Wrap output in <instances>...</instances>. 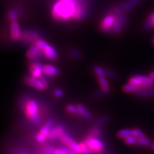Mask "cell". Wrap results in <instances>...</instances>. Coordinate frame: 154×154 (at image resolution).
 <instances>
[{
    "mask_svg": "<svg viewBox=\"0 0 154 154\" xmlns=\"http://www.w3.org/2000/svg\"><path fill=\"white\" fill-rule=\"evenodd\" d=\"M122 90L125 93H134L136 94L137 93L138 91H140V86L134 85V84H131L128 82V84H124L122 87Z\"/></svg>",
    "mask_w": 154,
    "mask_h": 154,
    "instance_id": "ac0fdd59",
    "label": "cell"
},
{
    "mask_svg": "<svg viewBox=\"0 0 154 154\" xmlns=\"http://www.w3.org/2000/svg\"><path fill=\"white\" fill-rule=\"evenodd\" d=\"M103 94H104V93H103V91H97V92H96L95 94H94V96H95L96 97H101V96H103Z\"/></svg>",
    "mask_w": 154,
    "mask_h": 154,
    "instance_id": "8d00e7d4",
    "label": "cell"
},
{
    "mask_svg": "<svg viewBox=\"0 0 154 154\" xmlns=\"http://www.w3.org/2000/svg\"><path fill=\"white\" fill-rule=\"evenodd\" d=\"M104 73L106 76L109 77V78L113 79H118L119 75L117 73H116L115 72H113V71L109 70V69H104Z\"/></svg>",
    "mask_w": 154,
    "mask_h": 154,
    "instance_id": "484cf974",
    "label": "cell"
},
{
    "mask_svg": "<svg viewBox=\"0 0 154 154\" xmlns=\"http://www.w3.org/2000/svg\"><path fill=\"white\" fill-rule=\"evenodd\" d=\"M91 0H56L51 9V17L56 22H81L91 13Z\"/></svg>",
    "mask_w": 154,
    "mask_h": 154,
    "instance_id": "6da1fadb",
    "label": "cell"
},
{
    "mask_svg": "<svg viewBox=\"0 0 154 154\" xmlns=\"http://www.w3.org/2000/svg\"><path fill=\"white\" fill-rule=\"evenodd\" d=\"M143 1L144 0H126V1L120 3V6L121 9L125 12L127 13L132 10L133 9H134L136 7H137L138 5L143 2Z\"/></svg>",
    "mask_w": 154,
    "mask_h": 154,
    "instance_id": "7c38bea8",
    "label": "cell"
},
{
    "mask_svg": "<svg viewBox=\"0 0 154 154\" xmlns=\"http://www.w3.org/2000/svg\"><path fill=\"white\" fill-rule=\"evenodd\" d=\"M53 154H54V153H53Z\"/></svg>",
    "mask_w": 154,
    "mask_h": 154,
    "instance_id": "b9f144b4",
    "label": "cell"
},
{
    "mask_svg": "<svg viewBox=\"0 0 154 154\" xmlns=\"http://www.w3.org/2000/svg\"><path fill=\"white\" fill-rule=\"evenodd\" d=\"M54 123V119L53 118H49L47 120V122H46V124L42 126L41 130H40V132H41L42 134H43L44 135H45L46 136H47L50 130H51V127L53 126Z\"/></svg>",
    "mask_w": 154,
    "mask_h": 154,
    "instance_id": "d6986e66",
    "label": "cell"
},
{
    "mask_svg": "<svg viewBox=\"0 0 154 154\" xmlns=\"http://www.w3.org/2000/svg\"><path fill=\"white\" fill-rule=\"evenodd\" d=\"M109 120H110V117H109V116H103L100 117L99 119H98L97 120L95 121L94 126H101L102 125L106 124L107 122H109Z\"/></svg>",
    "mask_w": 154,
    "mask_h": 154,
    "instance_id": "603a6c76",
    "label": "cell"
},
{
    "mask_svg": "<svg viewBox=\"0 0 154 154\" xmlns=\"http://www.w3.org/2000/svg\"><path fill=\"white\" fill-rule=\"evenodd\" d=\"M134 136L136 138L145 137L146 135L143 134V131L139 128H134Z\"/></svg>",
    "mask_w": 154,
    "mask_h": 154,
    "instance_id": "4dcf8cb0",
    "label": "cell"
},
{
    "mask_svg": "<svg viewBox=\"0 0 154 154\" xmlns=\"http://www.w3.org/2000/svg\"><path fill=\"white\" fill-rule=\"evenodd\" d=\"M10 29L11 40L14 42L19 41V38H20L21 34H22V31H21L20 26H19V24L17 21L11 23Z\"/></svg>",
    "mask_w": 154,
    "mask_h": 154,
    "instance_id": "4fadbf2b",
    "label": "cell"
},
{
    "mask_svg": "<svg viewBox=\"0 0 154 154\" xmlns=\"http://www.w3.org/2000/svg\"><path fill=\"white\" fill-rule=\"evenodd\" d=\"M76 106L78 108L79 115L84 117V119H86V120L91 121L93 119V116H92L91 113L89 112V111L84 106H83L82 104H78Z\"/></svg>",
    "mask_w": 154,
    "mask_h": 154,
    "instance_id": "e0dca14e",
    "label": "cell"
},
{
    "mask_svg": "<svg viewBox=\"0 0 154 154\" xmlns=\"http://www.w3.org/2000/svg\"><path fill=\"white\" fill-rule=\"evenodd\" d=\"M36 139L38 142H39V143H43V142L45 141L46 139H47V136H46L45 135H44L43 134H42L41 132H39L37 135H36Z\"/></svg>",
    "mask_w": 154,
    "mask_h": 154,
    "instance_id": "f546056e",
    "label": "cell"
},
{
    "mask_svg": "<svg viewBox=\"0 0 154 154\" xmlns=\"http://www.w3.org/2000/svg\"><path fill=\"white\" fill-rule=\"evenodd\" d=\"M36 43L37 44L38 47L42 49V51H43V52L44 54V56H45L47 59H49L51 61L57 60L58 59L57 51H56L54 48L51 47V46L48 44L47 42H45L44 40L39 38V39L36 42Z\"/></svg>",
    "mask_w": 154,
    "mask_h": 154,
    "instance_id": "5b68a950",
    "label": "cell"
},
{
    "mask_svg": "<svg viewBox=\"0 0 154 154\" xmlns=\"http://www.w3.org/2000/svg\"><path fill=\"white\" fill-rule=\"evenodd\" d=\"M117 137L119 138H126L128 136H134V129H131V128H124V129L119 130L116 134Z\"/></svg>",
    "mask_w": 154,
    "mask_h": 154,
    "instance_id": "ffe728a7",
    "label": "cell"
},
{
    "mask_svg": "<svg viewBox=\"0 0 154 154\" xmlns=\"http://www.w3.org/2000/svg\"><path fill=\"white\" fill-rule=\"evenodd\" d=\"M91 150L88 147L87 149L85 150V151L81 152L80 154H91Z\"/></svg>",
    "mask_w": 154,
    "mask_h": 154,
    "instance_id": "74e56055",
    "label": "cell"
},
{
    "mask_svg": "<svg viewBox=\"0 0 154 154\" xmlns=\"http://www.w3.org/2000/svg\"><path fill=\"white\" fill-rule=\"evenodd\" d=\"M24 82L29 86H32L36 89L38 90H44L46 89L45 86H44L42 83L40 82L39 79L35 78L32 76H28L25 77L24 79Z\"/></svg>",
    "mask_w": 154,
    "mask_h": 154,
    "instance_id": "8fae6325",
    "label": "cell"
},
{
    "mask_svg": "<svg viewBox=\"0 0 154 154\" xmlns=\"http://www.w3.org/2000/svg\"><path fill=\"white\" fill-rule=\"evenodd\" d=\"M135 94L138 97L154 98V89H140Z\"/></svg>",
    "mask_w": 154,
    "mask_h": 154,
    "instance_id": "7402d4cb",
    "label": "cell"
},
{
    "mask_svg": "<svg viewBox=\"0 0 154 154\" xmlns=\"http://www.w3.org/2000/svg\"><path fill=\"white\" fill-rule=\"evenodd\" d=\"M26 57L29 59H34L36 58H41L44 56V54L42 49L37 45V44L34 43L31 45L29 49L26 51Z\"/></svg>",
    "mask_w": 154,
    "mask_h": 154,
    "instance_id": "9c48e42d",
    "label": "cell"
},
{
    "mask_svg": "<svg viewBox=\"0 0 154 154\" xmlns=\"http://www.w3.org/2000/svg\"><path fill=\"white\" fill-rule=\"evenodd\" d=\"M136 145L143 146V147L151 148L152 145H153V142H152L150 139H149L146 136H145V137L142 138H137Z\"/></svg>",
    "mask_w": 154,
    "mask_h": 154,
    "instance_id": "44dd1931",
    "label": "cell"
},
{
    "mask_svg": "<svg viewBox=\"0 0 154 154\" xmlns=\"http://www.w3.org/2000/svg\"><path fill=\"white\" fill-rule=\"evenodd\" d=\"M61 140L63 142L65 145L69 146V148L72 149L76 152L81 153V149L79 144L77 143L76 141H75L74 140L72 139V138L67 134H63L62 136H61Z\"/></svg>",
    "mask_w": 154,
    "mask_h": 154,
    "instance_id": "30bf717a",
    "label": "cell"
},
{
    "mask_svg": "<svg viewBox=\"0 0 154 154\" xmlns=\"http://www.w3.org/2000/svg\"><path fill=\"white\" fill-rule=\"evenodd\" d=\"M43 74L49 76H58L60 74V70L53 65L46 64L44 66Z\"/></svg>",
    "mask_w": 154,
    "mask_h": 154,
    "instance_id": "2e32d148",
    "label": "cell"
},
{
    "mask_svg": "<svg viewBox=\"0 0 154 154\" xmlns=\"http://www.w3.org/2000/svg\"><path fill=\"white\" fill-rule=\"evenodd\" d=\"M54 147L51 146H48L44 149L42 152V154H53L54 153Z\"/></svg>",
    "mask_w": 154,
    "mask_h": 154,
    "instance_id": "1f68e13d",
    "label": "cell"
},
{
    "mask_svg": "<svg viewBox=\"0 0 154 154\" xmlns=\"http://www.w3.org/2000/svg\"><path fill=\"white\" fill-rule=\"evenodd\" d=\"M136 139H137V138L135 137V136H128V137L124 138V140L125 143L127 144V145L132 146V145H136Z\"/></svg>",
    "mask_w": 154,
    "mask_h": 154,
    "instance_id": "4316f807",
    "label": "cell"
},
{
    "mask_svg": "<svg viewBox=\"0 0 154 154\" xmlns=\"http://www.w3.org/2000/svg\"><path fill=\"white\" fill-rule=\"evenodd\" d=\"M151 43H152V44H153V47H154V36H153V38H152V39H151Z\"/></svg>",
    "mask_w": 154,
    "mask_h": 154,
    "instance_id": "ab89813d",
    "label": "cell"
},
{
    "mask_svg": "<svg viewBox=\"0 0 154 154\" xmlns=\"http://www.w3.org/2000/svg\"><path fill=\"white\" fill-rule=\"evenodd\" d=\"M54 154H67L64 151L61 149H55L54 151Z\"/></svg>",
    "mask_w": 154,
    "mask_h": 154,
    "instance_id": "e575fe53",
    "label": "cell"
},
{
    "mask_svg": "<svg viewBox=\"0 0 154 154\" xmlns=\"http://www.w3.org/2000/svg\"><path fill=\"white\" fill-rule=\"evenodd\" d=\"M94 71L97 76L98 80H99V83L101 86V91L103 93H108L110 90V86H109V82L106 78V75L104 73V68H102L100 66H94Z\"/></svg>",
    "mask_w": 154,
    "mask_h": 154,
    "instance_id": "8992f818",
    "label": "cell"
},
{
    "mask_svg": "<svg viewBox=\"0 0 154 154\" xmlns=\"http://www.w3.org/2000/svg\"><path fill=\"white\" fill-rule=\"evenodd\" d=\"M151 19V25H152V29H154V11L150 14L149 16Z\"/></svg>",
    "mask_w": 154,
    "mask_h": 154,
    "instance_id": "d590c367",
    "label": "cell"
},
{
    "mask_svg": "<svg viewBox=\"0 0 154 154\" xmlns=\"http://www.w3.org/2000/svg\"><path fill=\"white\" fill-rule=\"evenodd\" d=\"M116 14L113 12L110 9L108 8L100 21V30L103 33L110 34L111 31L116 22Z\"/></svg>",
    "mask_w": 154,
    "mask_h": 154,
    "instance_id": "3957f363",
    "label": "cell"
},
{
    "mask_svg": "<svg viewBox=\"0 0 154 154\" xmlns=\"http://www.w3.org/2000/svg\"><path fill=\"white\" fill-rule=\"evenodd\" d=\"M101 130L99 128V126H94L93 128L89 132V136L90 137H99L101 135Z\"/></svg>",
    "mask_w": 154,
    "mask_h": 154,
    "instance_id": "d4e9b609",
    "label": "cell"
},
{
    "mask_svg": "<svg viewBox=\"0 0 154 154\" xmlns=\"http://www.w3.org/2000/svg\"><path fill=\"white\" fill-rule=\"evenodd\" d=\"M24 112L28 118L36 126H38L41 124V118L38 116V106L36 100L29 99L25 105Z\"/></svg>",
    "mask_w": 154,
    "mask_h": 154,
    "instance_id": "7a4b0ae2",
    "label": "cell"
},
{
    "mask_svg": "<svg viewBox=\"0 0 154 154\" xmlns=\"http://www.w3.org/2000/svg\"><path fill=\"white\" fill-rule=\"evenodd\" d=\"M128 82L138 86L143 85V84H154V81L150 76L139 74L132 76L128 79Z\"/></svg>",
    "mask_w": 154,
    "mask_h": 154,
    "instance_id": "52a82bcc",
    "label": "cell"
},
{
    "mask_svg": "<svg viewBox=\"0 0 154 154\" xmlns=\"http://www.w3.org/2000/svg\"><path fill=\"white\" fill-rule=\"evenodd\" d=\"M149 76L151 77L152 79H153V80L154 81V72H151V73H150Z\"/></svg>",
    "mask_w": 154,
    "mask_h": 154,
    "instance_id": "f35d334b",
    "label": "cell"
},
{
    "mask_svg": "<svg viewBox=\"0 0 154 154\" xmlns=\"http://www.w3.org/2000/svg\"><path fill=\"white\" fill-rule=\"evenodd\" d=\"M42 36V32L35 29H26L22 32L19 41L24 44H34Z\"/></svg>",
    "mask_w": 154,
    "mask_h": 154,
    "instance_id": "277c9868",
    "label": "cell"
},
{
    "mask_svg": "<svg viewBox=\"0 0 154 154\" xmlns=\"http://www.w3.org/2000/svg\"><path fill=\"white\" fill-rule=\"evenodd\" d=\"M61 149L63 150V151H64L67 154H80V153H79V152H76V151H74V150H73L72 149H71V148H69V146H61Z\"/></svg>",
    "mask_w": 154,
    "mask_h": 154,
    "instance_id": "f1b7e54d",
    "label": "cell"
},
{
    "mask_svg": "<svg viewBox=\"0 0 154 154\" xmlns=\"http://www.w3.org/2000/svg\"><path fill=\"white\" fill-rule=\"evenodd\" d=\"M66 110L67 112L72 113V114L75 115H79V113L78 108H77L76 106L72 105V104H68L66 106Z\"/></svg>",
    "mask_w": 154,
    "mask_h": 154,
    "instance_id": "cb8c5ba5",
    "label": "cell"
},
{
    "mask_svg": "<svg viewBox=\"0 0 154 154\" xmlns=\"http://www.w3.org/2000/svg\"><path fill=\"white\" fill-rule=\"evenodd\" d=\"M70 53V55L72 56L73 58H74L75 59H80L82 58V54L79 50H77L76 49H72L70 50L69 51Z\"/></svg>",
    "mask_w": 154,
    "mask_h": 154,
    "instance_id": "83f0119b",
    "label": "cell"
},
{
    "mask_svg": "<svg viewBox=\"0 0 154 154\" xmlns=\"http://www.w3.org/2000/svg\"><path fill=\"white\" fill-rule=\"evenodd\" d=\"M63 134H64V128L62 126H54L51 128L47 136V138L49 140H53L57 138H61Z\"/></svg>",
    "mask_w": 154,
    "mask_h": 154,
    "instance_id": "9a60e30c",
    "label": "cell"
},
{
    "mask_svg": "<svg viewBox=\"0 0 154 154\" xmlns=\"http://www.w3.org/2000/svg\"><path fill=\"white\" fill-rule=\"evenodd\" d=\"M85 142L87 144L88 147L91 150V151L99 152L102 151L103 149V148H104V144L98 138L90 137V136H88L86 138Z\"/></svg>",
    "mask_w": 154,
    "mask_h": 154,
    "instance_id": "ba28073f",
    "label": "cell"
},
{
    "mask_svg": "<svg viewBox=\"0 0 154 154\" xmlns=\"http://www.w3.org/2000/svg\"><path fill=\"white\" fill-rule=\"evenodd\" d=\"M151 149H152V151H154V141L153 142V145H152V147L151 148Z\"/></svg>",
    "mask_w": 154,
    "mask_h": 154,
    "instance_id": "60d3db41",
    "label": "cell"
},
{
    "mask_svg": "<svg viewBox=\"0 0 154 154\" xmlns=\"http://www.w3.org/2000/svg\"><path fill=\"white\" fill-rule=\"evenodd\" d=\"M38 79H39L40 82L42 83V84H43V85L45 86V88H47L48 86H49V83H48L47 80L46 79L45 77H44L43 76H40Z\"/></svg>",
    "mask_w": 154,
    "mask_h": 154,
    "instance_id": "d6a6232c",
    "label": "cell"
},
{
    "mask_svg": "<svg viewBox=\"0 0 154 154\" xmlns=\"http://www.w3.org/2000/svg\"><path fill=\"white\" fill-rule=\"evenodd\" d=\"M63 95V90L60 89V88H58L54 91V96L57 98H61V96Z\"/></svg>",
    "mask_w": 154,
    "mask_h": 154,
    "instance_id": "836d02e7",
    "label": "cell"
},
{
    "mask_svg": "<svg viewBox=\"0 0 154 154\" xmlns=\"http://www.w3.org/2000/svg\"><path fill=\"white\" fill-rule=\"evenodd\" d=\"M44 66H42L40 63L34 62L30 63L29 70L31 72V75L33 77L38 79L40 76H42L43 74Z\"/></svg>",
    "mask_w": 154,
    "mask_h": 154,
    "instance_id": "5bb4252c",
    "label": "cell"
}]
</instances>
